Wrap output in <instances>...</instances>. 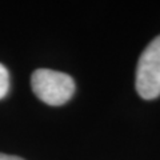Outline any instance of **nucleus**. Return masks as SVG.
Listing matches in <instances>:
<instances>
[{"mask_svg": "<svg viewBox=\"0 0 160 160\" xmlns=\"http://www.w3.org/2000/svg\"><path fill=\"white\" fill-rule=\"evenodd\" d=\"M31 87L36 96L49 106H62L72 98L75 82L67 73L39 68L31 76Z\"/></svg>", "mask_w": 160, "mask_h": 160, "instance_id": "nucleus-1", "label": "nucleus"}, {"mask_svg": "<svg viewBox=\"0 0 160 160\" xmlns=\"http://www.w3.org/2000/svg\"><path fill=\"white\" fill-rule=\"evenodd\" d=\"M135 86L138 93L146 100L156 99L160 95V35L140 55Z\"/></svg>", "mask_w": 160, "mask_h": 160, "instance_id": "nucleus-2", "label": "nucleus"}, {"mask_svg": "<svg viewBox=\"0 0 160 160\" xmlns=\"http://www.w3.org/2000/svg\"><path fill=\"white\" fill-rule=\"evenodd\" d=\"M9 89V73L7 68L0 63V99H3L8 93Z\"/></svg>", "mask_w": 160, "mask_h": 160, "instance_id": "nucleus-3", "label": "nucleus"}, {"mask_svg": "<svg viewBox=\"0 0 160 160\" xmlns=\"http://www.w3.org/2000/svg\"><path fill=\"white\" fill-rule=\"evenodd\" d=\"M0 160H24L19 156H13V155H7V153H0Z\"/></svg>", "mask_w": 160, "mask_h": 160, "instance_id": "nucleus-4", "label": "nucleus"}]
</instances>
